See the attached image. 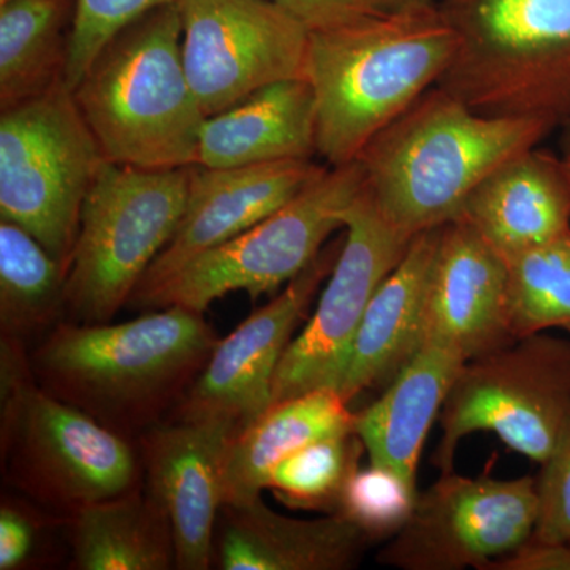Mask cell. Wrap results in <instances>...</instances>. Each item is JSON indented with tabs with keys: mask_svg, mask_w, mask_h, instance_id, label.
<instances>
[{
	"mask_svg": "<svg viewBox=\"0 0 570 570\" xmlns=\"http://www.w3.org/2000/svg\"><path fill=\"white\" fill-rule=\"evenodd\" d=\"M217 343L204 313L170 306L115 325L59 322L31 365L51 395L124 438L141 436L178 406Z\"/></svg>",
	"mask_w": 570,
	"mask_h": 570,
	"instance_id": "cell-1",
	"label": "cell"
},
{
	"mask_svg": "<svg viewBox=\"0 0 570 570\" xmlns=\"http://www.w3.org/2000/svg\"><path fill=\"white\" fill-rule=\"evenodd\" d=\"M553 130L538 119L479 115L434 86L371 138L356 160L382 219L412 239L459 219L490 171Z\"/></svg>",
	"mask_w": 570,
	"mask_h": 570,
	"instance_id": "cell-2",
	"label": "cell"
},
{
	"mask_svg": "<svg viewBox=\"0 0 570 570\" xmlns=\"http://www.w3.org/2000/svg\"><path fill=\"white\" fill-rule=\"evenodd\" d=\"M456 47L436 3L311 32L305 78L316 99L317 154L330 167L354 163L371 138L438 86Z\"/></svg>",
	"mask_w": 570,
	"mask_h": 570,
	"instance_id": "cell-3",
	"label": "cell"
},
{
	"mask_svg": "<svg viewBox=\"0 0 570 570\" xmlns=\"http://www.w3.org/2000/svg\"><path fill=\"white\" fill-rule=\"evenodd\" d=\"M178 2L116 33L73 89L108 163L145 170L197 165L206 115L183 59Z\"/></svg>",
	"mask_w": 570,
	"mask_h": 570,
	"instance_id": "cell-4",
	"label": "cell"
},
{
	"mask_svg": "<svg viewBox=\"0 0 570 570\" xmlns=\"http://www.w3.org/2000/svg\"><path fill=\"white\" fill-rule=\"evenodd\" d=\"M456 33L438 86L493 118L570 121V0H436Z\"/></svg>",
	"mask_w": 570,
	"mask_h": 570,
	"instance_id": "cell-5",
	"label": "cell"
},
{
	"mask_svg": "<svg viewBox=\"0 0 570 570\" xmlns=\"http://www.w3.org/2000/svg\"><path fill=\"white\" fill-rule=\"evenodd\" d=\"M0 387L3 456L22 493L73 513L137 489L140 455L127 438L41 387L10 337H0Z\"/></svg>",
	"mask_w": 570,
	"mask_h": 570,
	"instance_id": "cell-6",
	"label": "cell"
},
{
	"mask_svg": "<svg viewBox=\"0 0 570 570\" xmlns=\"http://www.w3.org/2000/svg\"><path fill=\"white\" fill-rule=\"evenodd\" d=\"M363 189L358 160L330 167L277 212L134 292L129 303L138 309L179 306L205 313L232 292H246L253 302L275 295L316 261L332 234L344 230V214Z\"/></svg>",
	"mask_w": 570,
	"mask_h": 570,
	"instance_id": "cell-7",
	"label": "cell"
},
{
	"mask_svg": "<svg viewBox=\"0 0 570 570\" xmlns=\"http://www.w3.org/2000/svg\"><path fill=\"white\" fill-rule=\"evenodd\" d=\"M193 167L104 165L82 205L67 272V311L81 324H108L129 303L181 223Z\"/></svg>",
	"mask_w": 570,
	"mask_h": 570,
	"instance_id": "cell-8",
	"label": "cell"
},
{
	"mask_svg": "<svg viewBox=\"0 0 570 570\" xmlns=\"http://www.w3.org/2000/svg\"><path fill=\"white\" fill-rule=\"evenodd\" d=\"M107 157L66 80L0 115V217L69 269L86 197Z\"/></svg>",
	"mask_w": 570,
	"mask_h": 570,
	"instance_id": "cell-9",
	"label": "cell"
},
{
	"mask_svg": "<svg viewBox=\"0 0 570 570\" xmlns=\"http://www.w3.org/2000/svg\"><path fill=\"white\" fill-rule=\"evenodd\" d=\"M570 419V340L538 333L469 360L439 415L434 466L453 471L460 442L493 433L512 452L546 463Z\"/></svg>",
	"mask_w": 570,
	"mask_h": 570,
	"instance_id": "cell-10",
	"label": "cell"
},
{
	"mask_svg": "<svg viewBox=\"0 0 570 570\" xmlns=\"http://www.w3.org/2000/svg\"><path fill=\"white\" fill-rule=\"evenodd\" d=\"M538 478H466L453 471L422 491L414 512L377 562L400 570H485L535 530Z\"/></svg>",
	"mask_w": 570,
	"mask_h": 570,
	"instance_id": "cell-11",
	"label": "cell"
},
{
	"mask_svg": "<svg viewBox=\"0 0 570 570\" xmlns=\"http://www.w3.org/2000/svg\"><path fill=\"white\" fill-rule=\"evenodd\" d=\"M178 7L184 67L206 118L264 86L305 78L311 31L273 0H178Z\"/></svg>",
	"mask_w": 570,
	"mask_h": 570,
	"instance_id": "cell-12",
	"label": "cell"
},
{
	"mask_svg": "<svg viewBox=\"0 0 570 570\" xmlns=\"http://www.w3.org/2000/svg\"><path fill=\"white\" fill-rule=\"evenodd\" d=\"M412 239L382 219L363 189L344 214L343 246L316 309L277 366L273 403L340 389L366 307Z\"/></svg>",
	"mask_w": 570,
	"mask_h": 570,
	"instance_id": "cell-13",
	"label": "cell"
},
{
	"mask_svg": "<svg viewBox=\"0 0 570 570\" xmlns=\"http://www.w3.org/2000/svg\"><path fill=\"white\" fill-rule=\"evenodd\" d=\"M343 242L344 235L325 246L279 295L219 340L200 376L175 407L176 420L223 422L238 433L272 406L281 358L318 288L332 275Z\"/></svg>",
	"mask_w": 570,
	"mask_h": 570,
	"instance_id": "cell-14",
	"label": "cell"
},
{
	"mask_svg": "<svg viewBox=\"0 0 570 570\" xmlns=\"http://www.w3.org/2000/svg\"><path fill=\"white\" fill-rule=\"evenodd\" d=\"M234 434L227 423L176 420L140 436L146 491L170 520L176 569L212 568L225 452Z\"/></svg>",
	"mask_w": 570,
	"mask_h": 570,
	"instance_id": "cell-15",
	"label": "cell"
},
{
	"mask_svg": "<svg viewBox=\"0 0 570 570\" xmlns=\"http://www.w3.org/2000/svg\"><path fill=\"white\" fill-rule=\"evenodd\" d=\"M328 167L311 160L209 168L194 165L181 223L135 292L160 283L291 202Z\"/></svg>",
	"mask_w": 570,
	"mask_h": 570,
	"instance_id": "cell-16",
	"label": "cell"
},
{
	"mask_svg": "<svg viewBox=\"0 0 570 570\" xmlns=\"http://www.w3.org/2000/svg\"><path fill=\"white\" fill-rule=\"evenodd\" d=\"M508 261L464 219L442 227L428 284L425 344L466 362L513 343Z\"/></svg>",
	"mask_w": 570,
	"mask_h": 570,
	"instance_id": "cell-17",
	"label": "cell"
},
{
	"mask_svg": "<svg viewBox=\"0 0 570 570\" xmlns=\"http://www.w3.org/2000/svg\"><path fill=\"white\" fill-rule=\"evenodd\" d=\"M459 219L505 261L570 230V165L535 148L510 157L475 186Z\"/></svg>",
	"mask_w": 570,
	"mask_h": 570,
	"instance_id": "cell-18",
	"label": "cell"
},
{
	"mask_svg": "<svg viewBox=\"0 0 570 570\" xmlns=\"http://www.w3.org/2000/svg\"><path fill=\"white\" fill-rule=\"evenodd\" d=\"M371 547L341 513L302 520L281 515L258 498L223 505L213 562L224 570H347Z\"/></svg>",
	"mask_w": 570,
	"mask_h": 570,
	"instance_id": "cell-19",
	"label": "cell"
},
{
	"mask_svg": "<svg viewBox=\"0 0 570 570\" xmlns=\"http://www.w3.org/2000/svg\"><path fill=\"white\" fill-rule=\"evenodd\" d=\"M442 227L415 236L371 298L337 389L348 404L387 387L425 344L428 284Z\"/></svg>",
	"mask_w": 570,
	"mask_h": 570,
	"instance_id": "cell-20",
	"label": "cell"
},
{
	"mask_svg": "<svg viewBox=\"0 0 570 570\" xmlns=\"http://www.w3.org/2000/svg\"><path fill=\"white\" fill-rule=\"evenodd\" d=\"M317 154L316 99L305 78L264 86L205 119L197 165L209 168L311 160Z\"/></svg>",
	"mask_w": 570,
	"mask_h": 570,
	"instance_id": "cell-21",
	"label": "cell"
},
{
	"mask_svg": "<svg viewBox=\"0 0 570 570\" xmlns=\"http://www.w3.org/2000/svg\"><path fill=\"white\" fill-rule=\"evenodd\" d=\"M466 360L426 343L374 403L356 412L355 433L371 464L417 485L420 455Z\"/></svg>",
	"mask_w": 570,
	"mask_h": 570,
	"instance_id": "cell-22",
	"label": "cell"
},
{
	"mask_svg": "<svg viewBox=\"0 0 570 570\" xmlns=\"http://www.w3.org/2000/svg\"><path fill=\"white\" fill-rule=\"evenodd\" d=\"M355 417L356 412L333 389L273 403L228 442L223 505L249 504L262 498L269 472L279 461L321 439L355 431Z\"/></svg>",
	"mask_w": 570,
	"mask_h": 570,
	"instance_id": "cell-23",
	"label": "cell"
},
{
	"mask_svg": "<svg viewBox=\"0 0 570 570\" xmlns=\"http://www.w3.org/2000/svg\"><path fill=\"white\" fill-rule=\"evenodd\" d=\"M73 566L80 570L176 568L170 520L163 505L137 489L70 513Z\"/></svg>",
	"mask_w": 570,
	"mask_h": 570,
	"instance_id": "cell-24",
	"label": "cell"
},
{
	"mask_svg": "<svg viewBox=\"0 0 570 570\" xmlns=\"http://www.w3.org/2000/svg\"><path fill=\"white\" fill-rule=\"evenodd\" d=\"M77 0L0 3V110L66 80Z\"/></svg>",
	"mask_w": 570,
	"mask_h": 570,
	"instance_id": "cell-25",
	"label": "cell"
},
{
	"mask_svg": "<svg viewBox=\"0 0 570 570\" xmlns=\"http://www.w3.org/2000/svg\"><path fill=\"white\" fill-rule=\"evenodd\" d=\"M66 265L20 225L0 220V330L24 343L59 324L67 309Z\"/></svg>",
	"mask_w": 570,
	"mask_h": 570,
	"instance_id": "cell-26",
	"label": "cell"
},
{
	"mask_svg": "<svg viewBox=\"0 0 570 570\" xmlns=\"http://www.w3.org/2000/svg\"><path fill=\"white\" fill-rule=\"evenodd\" d=\"M508 322L513 340L570 333V230L510 258Z\"/></svg>",
	"mask_w": 570,
	"mask_h": 570,
	"instance_id": "cell-27",
	"label": "cell"
},
{
	"mask_svg": "<svg viewBox=\"0 0 570 570\" xmlns=\"http://www.w3.org/2000/svg\"><path fill=\"white\" fill-rule=\"evenodd\" d=\"M363 453L365 445L355 431L321 439L279 461L269 472L266 490L285 508L332 515L340 512Z\"/></svg>",
	"mask_w": 570,
	"mask_h": 570,
	"instance_id": "cell-28",
	"label": "cell"
},
{
	"mask_svg": "<svg viewBox=\"0 0 570 570\" xmlns=\"http://www.w3.org/2000/svg\"><path fill=\"white\" fill-rule=\"evenodd\" d=\"M417 497V485L392 469L370 463L352 475L337 513L358 528L373 546L389 542L406 527Z\"/></svg>",
	"mask_w": 570,
	"mask_h": 570,
	"instance_id": "cell-29",
	"label": "cell"
},
{
	"mask_svg": "<svg viewBox=\"0 0 570 570\" xmlns=\"http://www.w3.org/2000/svg\"><path fill=\"white\" fill-rule=\"evenodd\" d=\"M178 0H77L71 26L66 82L73 91L100 50L130 22Z\"/></svg>",
	"mask_w": 570,
	"mask_h": 570,
	"instance_id": "cell-30",
	"label": "cell"
},
{
	"mask_svg": "<svg viewBox=\"0 0 570 570\" xmlns=\"http://www.w3.org/2000/svg\"><path fill=\"white\" fill-rule=\"evenodd\" d=\"M538 475L539 517L531 539L570 543V419Z\"/></svg>",
	"mask_w": 570,
	"mask_h": 570,
	"instance_id": "cell-31",
	"label": "cell"
},
{
	"mask_svg": "<svg viewBox=\"0 0 570 570\" xmlns=\"http://www.w3.org/2000/svg\"><path fill=\"white\" fill-rule=\"evenodd\" d=\"M40 523L31 510L3 499L0 508V570L31 564L40 542Z\"/></svg>",
	"mask_w": 570,
	"mask_h": 570,
	"instance_id": "cell-32",
	"label": "cell"
},
{
	"mask_svg": "<svg viewBox=\"0 0 570 570\" xmlns=\"http://www.w3.org/2000/svg\"><path fill=\"white\" fill-rule=\"evenodd\" d=\"M296 20L303 22L311 32L326 31L351 24L379 13L373 0H273Z\"/></svg>",
	"mask_w": 570,
	"mask_h": 570,
	"instance_id": "cell-33",
	"label": "cell"
},
{
	"mask_svg": "<svg viewBox=\"0 0 570 570\" xmlns=\"http://www.w3.org/2000/svg\"><path fill=\"white\" fill-rule=\"evenodd\" d=\"M485 570H570V543L528 539Z\"/></svg>",
	"mask_w": 570,
	"mask_h": 570,
	"instance_id": "cell-34",
	"label": "cell"
},
{
	"mask_svg": "<svg viewBox=\"0 0 570 570\" xmlns=\"http://www.w3.org/2000/svg\"><path fill=\"white\" fill-rule=\"evenodd\" d=\"M374 9L379 13H390V11H400L415 9V7L433 6L436 0H373Z\"/></svg>",
	"mask_w": 570,
	"mask_h": 570,
	"instance_id": "cell-35",
	"label": "cell"
},
{
	"mask_svg": "<svg viewBox=\"0 0 570 570\" xmlns=\"http://www.w3.org/2000/svg\"><path fill=\"white\" fill-rule=\"evenodd\" d=\"M561 156L568 160L570 165V121L561 127Z\"/></svg>",
	"mask_w": 570,
	"mask_h": 570,
	"instance_id": "cell-36",
	"label": "cell"
},
{
	"mask_svg": "<svg viewBox=\"0 0 570 570\" xmlns=\"http://www.w3.org/2000/svg\"><path fill=\"white\" fill-rule=\"evenodd\" d=\"M9 2V0H0V3Z\"/></svg>",
	"mask_w": 570,
	"mask_h": 570,
	"instance_id": "cell-37",
	"label": "cell"
}]
</instances>
